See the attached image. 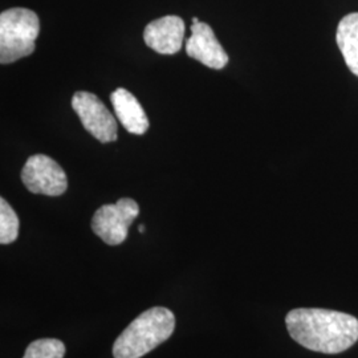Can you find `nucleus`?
Instances as JSON below:
<instances>
[{
    "instance_id": "f257e3e1",
    "label": "nucleus",
    "mask_w": 358,
    "mask_h": 358,
    "mask_svg": "<svg viewBox=\"0 0 358 358\" xmlns=\"http://www.w3.org/2000/svg\"><path fill=\"white\" fill-rule=\"evenodd\" d=\"M285 325L296 343L325 355L345 352L358 340L357 319L337 310L299 308L287 315Z\"/></svg>"
},
{
    "instance_id": "f03ea898",
    "label": "nucleus",
    "mask_w": 358,
    "mask_h": 358,
    "mask_svg": "<svg viewBox=\"0 0 358 358\" xmlns=\"http://www.w3.org/2000/svg\"><path fill=\"white\" fill-rule=\"evenodd\" d=\"M176 329L174 313L164 307L145 310L129 324L113 345L115 358H141L167 341Z\"/></svg>"
},
{
    "instance_id": "7ed1b4c3",
    "label": "nucleus",
    "mask_w": 358,
    "mask_h": 358,
    "mask_svg": "<svg viewBox=\"0 0 358 358\" xmlns=\"http://www.w3.org/2000/svg\"><path fill=\"white\" fill-rule=\"evenodd\" d=\"M40 32L38 15L28 8H10L0 15V63L11 64L35 51Z\"/></svg>"
},
{
    "instance_id": "20e7f679",
    "label": "nucleus",
    "mask_w": 358,
    "mask_h": 358,
    "mask_svg": "<svg viewBox=\"0 0 358 358\" xmlns=\"http://www.w3.org/2000/svg\"><path fill=\"white\" fill-rule=\"evenodd\" d=\"M140 214V206L130 199L121 198L115 205L101 206L92 219V230L109 245L124 243L129 227Z\"/></svg>"
},
{
    "instance_id": "39448f33",
    "label": "nucleus",
    "mask_w": 358,
    "mask_h": 358,
    "mask_svg": "<svg viewBox=\"0 0 358 358\" xmlns=\"http://www.w3.org/2000/svg\"><path fill=\"white\" fill-rule=\"evenodd\" d=\"M22 180L29 192L48 196H59L68 187L63 167L44 154H35L27 159L22 170Z\"/></svg>"
},
{
    "instance_id": "423d86ee",
    "label": "nucleus",
    "mask_w": 358,
    "mask_h": 358,
    "mask_svg": "<svg viewBox=\"0 0 358 358\" xmlns=\"http://www.w3.org/2000/svg\"><path fill=\"white\" fill-rule=\"evenodd\" d=\"M72 108L80 117L84 128L103 143L117 140V121L103 101L90 92H77L72 99Z\"/></svg>"
},
{
    "instance_id": "0eeeda50",
    "label": "nucleus",
    "mask_w": 358,
    "mask_h": 358,
    "mask_svg": "<svg viewBox=\"0 0 358 358\" xmlns=\"http://www.w3.org/2000/svg\"><path fill=\"white\" fill-rule=\"evenodd\" d=\"M186 53L213 69H222L229 63V55L217 41L213 28L202 22L192 24V36L186 43Z\"/></svg>"
},
{
    "instance_id": "6e6552de",
    "label": "nucleus",
    "mask_w": 358,
    "mask_h": 358,
    "mask_svg": "<svg viewBox=\"0 0 358 358\" xmlns=\"http://www.w3.org/2000/svg\"><path fill=\"white\" fill-rule=\"evenodd\" d=\"M185 28V22L179 16H164L146 26L143 40L153 51L162 55H174L182 48Z\"/></svg>"
},
{
    "instance_id": "1a4fd4ad",
    "label": "nucleus",
    "mask_w": 358,
    "mask_h": 358,
    "mask_svg": "<svg viewBox=\"0 0 358 358\" xmlns=\"http://www.w3.org/2000/svg\"><path fill=\"white\" fill-rule=\"evenodd\" d=\"M115 115L122 127L131 134H145L149 129V118L140 101L124 88H118L110 94Z\"/></svg>"
},
{
    "instance_id": "9d476101",
    "label": "nucleus",
    "mask_w": 358,
    "mask_h": 358,
    "mask_svg": "<svg viewBox=\"0 0 358 358\" xmlns=\"http://www.w3.org/2000/svg\"><path fill=\"white\" fill-rule=\"evenodd\" d=\"M336 38L345 64L358 77V13H349L341 19Z\"/></svg>"
},
{
    "instance_id": "9b49d317",
    "label": "nucleus",
    "mask_w": 358,
    "mask_h": 358,
    "mask_svg": "<svg viewBox=\"0 0 358 358\" xmlns=\"http://www.w3.org/2000/svg\"><path fill=\"white\" fill-rule=\"evenodd\" d=\"M19 236V217L10 203L0 199V243L10 244Z\"/></svg>"
},
{
    "instance_id": "f8f14e48",
    "label": "nucleus",
    "mask_w": 358,
    "mask_h": 358,
    "mask_svg": "<svg viewBox=\"0 0 358 358\" xmlns=\"http://www.w3.org/2000/svg\"><path fill=\"white\" fill-rule=\"evenodd\" d=\"M65 345L57 338H40L27 348L23 358H64Z\"/></svg>"
},
{
    "instance_id": "ddd939ff",
    "label": "nucleus",
    "mask_w": 358,
    "mask_h": 358,
    "mask_svg": "<svg viewBox=\"0 0 358 358\" xmlns=\"http://www.w3.org/2000/svg\"><path fill=\"white\" fill-rule=\"evenodd\" d=\"M196 23H199L198 17H192V24H196Z\"/></svg>"
},
{
    "instance_id": "4468645a",
    "label": "nucleus",
    "mask_w": 358,
    "mask_h": 358,
    "mask_svg": "<svg viewBox=\"0 0 358 358\" xmlns=\"http://www.w3.org/2000/svg\"><path fill=\"white\" fill-rule=\"evenodd\" d=\"M145 231V227L143 226H140V232H143Z\"/></svg>"
}]
</instances>
